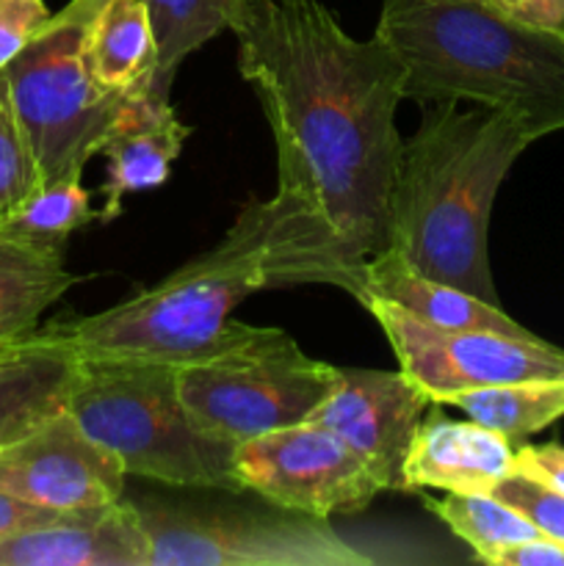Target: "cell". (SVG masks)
<instances>
[{"mask_svg":"<svg viewBox=\"0 0 564 566\" xmlns=\"http://www.w3.org/2000/svg\"><path fill=\"white\" fill-rule=\"evenodd\" d=\"M232 33L274 136L276 186L307 199L363 271L387 249L401 59L376 33L348 36L318 0H247Z\"/></svg>","mask_w":564,"mask_h":566,"instance_id":"obj_1","label":"cell"},{"mask_svg":"<svg viewBox=\"0 0 564 566\" xmlns=\"http://www.w3.org/2000/svg\"><path fill=\"white\" fill-rule=\"evenodd\" d=\"M310 282L363 302V271L348 263L326 221L307 199L276 186L271 199H249L213 249L103 313L55 324L81 359L180 368L241 335L247 324L232 313L252 293Z\"/></svg>","mask_w":564,"mask_h":566,"instance_id":"obj_2","label":"cell"},{"mask_svg":"<svg viewBox=\"0 0 564 566\" xmlns=\"http://www.w3.org/2000/svg\"><path fill=\"white\" fill-rule=\"evenodd\" d=\"M390 191L387 247L429 280L498 304L490 271V216L514 160L536 142L509 111L420 103Z\"/></svg>","mask_w":564,"mask_h":566,"instance_id":"obj_3","label":"cell"},{"mask_svg":"<svg viewBox=\"0 0 564 566\" xmlns=\"http://www.w3.org/2000/svg\"><path fill=\"white\" fill-rule=\"evenodd\" d=\"M376 36L401 59L404 99L509 111L542 136L564 130V39L487 0H385Z\"/></svg>","mask_w":564,"mask_h":566,"instance_id":"obj_4","label":"cell"},{"mask_svg":"<svg viewBox=\"0 0 564 566\" xmlns=\"http://www.w3.org/2000/svg\"><path fill=\"white\" fill-rule=\"evenodd\" d=\"M66 412L108 448L127 475L186 490L243 492L236 446L199 431L171 365L81 359Z\"/></svg>","mask_w":564,"mask_h":566,"instance_id":"obj_5","label":"cell"},{"mask_svg":"<svg viewBox=\"0 0 564 566\" xmlns=\"http://www.w3.org/2000/svg\"><path fill=\"white\" fill-rule=\"evenodd\" d=\"M175 374L199 431L230 446L310 420L341 379V368L307 357L282 329L249 324L230 346Z\"/></svg>","mask_w":564,"mask_h":566,"instance_id":"obj_6","label":"cell"},{"mask_svg":"<svg viewBox=\"0 0 564 566\" xmlns=\"http://www.w3.org/2000/svg\"><path fill=\"white\" fill-rule=\"evenodd\" d=\"M103 3L70 0L3 70L42 182L83 171L130 92L105 88L88 66V20Z\"/></svg>","mask_w":564,"mask_h":566,"instance_id":"obj_7","label":"cell"},{"mask_svg":"<svg viewBox=\"0 0 564 566\" xmlns=\"http://www.w3.org/2000/svg\"><path fill=\"white\" fill-rule=\"evenodd\" d=\"M149 539V566H368L326 520L285 512H191L138 506Z\"/></svg>","mask_w":564,"mask_h":566,"instance_id":"obj_8","label":"cell"},{"mask_svg":"<svg viewBox=\"0 0 564 566\" xmlns=\"http://www.w3.org/2000/svg\"><path fill=\"white\" fill-rule=\"evenodd\" d=\"M385 332L398 365L418 381L431 403L457 392L509 381H547L564 376V352L540 337H512L481 329H440L412 318L385 298L363 304Z\"/></svg>","mask_w":564,"mask_h":566,"instance_id":"obj_9","label":"cell"},{"mask_svg":"<svg viewBox=\"0 0 564 566\" xmlns=\"http://www.w3.org/2000/svg\"><path fill=\"white\" fill-rule=\"evenodd\" d=\"M232 464L243 492L321 520L363 512L382 492L363 459L313 420L238 442Z\"/></svg>","mask_w":564,"mask_h":566,"instance_id":"obj_10","label":"cell"},{"mask_svg":"<svg viewBox=\"0 0 564 566\" xmlns=\"http://www.w3.org/2000/svg\"><path fill=\"white\" fill-rule=\"evenodd\" d=\"M125 479L119 459L88 437L66 409L0 448V490L50 512L119 501Z\"/></svg>","mask_w":564,"mask_h":566,"instance_id":"obj_11","label":"cell"},{"mask_svg":"<svg viewBox=\"0 0 564 566\" xmlns=\"http://www.w3.org/2000/svg\"><path fill=\"white\" fill-rule=\"evenodd\" d=\"M431 398L398 370L341 368L337 387L310 420L341 437L382 492H407V457Z\"/></svg>","mask_w":564,"mask_h":566,"instance_id":"obj_12","label":"cell"},{"mask_svg":"<svg viewBox=\"0 0 564 566\" xmlns=\"http://www.w3.org/2000/svg\"><path fill=\"white\" fill-rule=\"evenodd\" d=\"M171 81L155 70L133 86L100 142L97 155L108 160V180L100 188L105 205L97 210L103 224L122 213L125 197L164 186L180 158L191 127L182 125L171 105Z\"/></svg>","mask_w":564,"mask_h":566,"instance_id":"obj_13","label":"cell"},{"mask_svg":"<svg viewBox=\"0 0 564 566\" xmlns=\"http://www.w3.org/2000/svg\"><path fill=\"white\" fill-rule=\"evenodd\" d=\"M0 566H149V539L136 503L119 497L0 536Z\"/></svg>","mask_w":564,"mask_h":566,"instance_id":"obj_14","label":"cell"},{"mask_svg":"<svg viewBox=\"0 0 564 566\" xmlns=\"http://www.w3.org/2000/svg\"><path fill=\"white\" fill-rule=\"evenodd\" d=\"M407 492H492L514 473V448L476 420H451L426 409L407 457Z\"/></svg>","mask_w":564,"mask_h":566,"instance_id":"obj_15","label":"cell"},{"mask_svg":"<svg viewBox=\"0 0 564 566\" xmlns=\"http://www.w3.org/2000/svg\"><path fill=\"white\" fill-rule=\"evenodd\" d=\"M81 370L59 324L39 326L0 352V448L64 412Z\"/></svg>","mask_w":564,"mask_h":566,"instance_id":"obj_16","label":"cell"},{"mask_svg":"<svg viewBox=\"0 0 564 566\" xmlns=\"http://www.w3.org/2000/svg\"><path fill=\"white\" fill-rule=\"evenodd\" d=\"M363 302L385 298L412 318L440 329H481L512 337H534L514 318H509L498 304L484 302L462 287L429 280L407 263L396 249H382L363 265Z\"/></svg>","mask_w":564,"mask_h":566,"instance_id":"obj_17","label":"cell"},{"mask_svg":"<svg viewBox=\"0 0 564 566\" xmlns=\"http://www.w3.org/2000/svg\"><path fill=\"white\" fill-rule=\"evenodd\" d=\"M64 247H36L0 235V346L39 329L42 315L75 287Z\"/></svg>","mask_w":564,"mask_h":566,"instance_id":"obj_18","label":"cell"},{"mask_svg":"<svg viewBox=\"0 0 564 566\" xmlns=\"http://www.w3.org/2000/svg\"><path fill=\"white\" fill-rule=\"evenodd\" d=\"M86 55L94 77L127 92L158 70L153 22L142 0H105L88 20Z\"/></svg>","mask_w":564,"mask_h":566,"instance_id":"obj_19","label":"cell"},{"mask_svg":"<svg viewBox=\"0 0 564 566\" xmlns=\"http://www.w3.org/2000/svg\"><path fill=\"white\" fill-rule=\"evenodd\" d=\"M442 407H457L512 448L564 418V379L509 381L457 392Z\"/></svg>","mask_w":564,"mask_h":566,"instance_id":"obj_20","label":"cell"},{"mask_svg":"<svg viewBox=\"0 0 564 566\" xmlns=\"http://www.w3.org/2000/svg\"><path fill=\"white\" fill-rule=\"evenodd\" d=\"M426 509L442 520L481 564H492L498 553L540 536V528L525 514L509 503L498 501L490 492H446V497H431Z\"/></svg>","mask_w":564,"mask_h":566,"instance_id":"obj_21","label":"cell"},{"mask_svg":"<svg viewBox=\"0 0 564 566\" xmlns=\"http://www.w3.org/2000/svg\"><path fill=\"white\" fill-rule=\"evenodd\" d=\"M97 219L92 191L83 186V171L39 182L20 208L0 224V235L36 247H64L66 238Z\"/></svg>","mask_w":564,"mask_h":566,"instance_id":"obj_22","label":"cell"},{"mask_svg":"<svg viewBox=\"0 0 564 566\" xmlns=\"http://www.w3.org/2000/svg\"><path fill=\"white\" fill-rule=\"evenodd\" d=\"M153 22L158 72L175 77L177 66L219 33L232 31L247 0H142Z\"/></svg>","mask_w":564,"mask_h":566,"instance_id":"obj_23","label":"cell"},{"mask_svg":"<svg viewBox=\"0 0 564 566\" xmlns=\"http://www.w3.org/2000/svg\"><path fill=\"white\" fill-rule=\"evenodd\" d=\"M42 182L20 119L11 105L6 72H0V224L22 205V199Z\"/></svg>","mask_w":564,"mask_h":566,"instance_id":"obj_24","label":"cell"},{"mask_svg":"<svg viewBox=\"0 0 564 566\" xmlns=\"http://www.w3.org/2000/svg\"><path fill=\"white\" fill-rule=\"evenodd\" d=\"M498 501L509 503L518 509L520 514L531 520L540 528V534L551 536V539L564 545V495L553 492L547 486L536 484V481L525 479V475L512 473L490 492Z\"/></svg>","mask_w":564,"mask_h":566,"instance_id":"obj_25","label":"cell"},{"mask_svg":"<svg viewBox=\"0 0 564 566\" xmlns=\"http://www.w3.org/2000/svg\"><path fill=\"white\" fill-rule=\"evenodd\" d=\"M50 17L53 11L44 0H0V72L31 44Z\"/></svg>","mask_w":564,"mask_h":566,"instance_id":"obj_26","label":"cell"},{"mask_svg":"<svg viewBox=\"0 0 564 566\" xmlns=\"http://www.w3.org/2000/svg\"><path fill=\"white\" fill-rule=\"evenodd\" d=\"M514 473L564 495V446L562 442H542V446L523 442L514 448Z\"/></svg>","mask_w":564,"mask_h":566,"instance_id":"obj_27","label":"cell"},{"mask_svg":"<svg viewBox=\"0 0 564 566\" xmlns=\"http://www.w3.org/2000/svg\"><path fill=\"white\" fill-rule=\"evenodd\" d=\"M514 22L564 39V0H487Z\"/></svg>","mask_w":564,"mask_h":566,"instance_id":"obj_28","label":"cell"},{"mask_svg":"<svg viewBox=\"0 0 564 566\" xmlns=\"http://www.w3.org/2000/svg\"><path fill=\"white\" fill-rule=\"evenodd\" d=\"M492 566H564V545L540 534L534 539H525L509 551L498 553Z\"/></svg>","mask_w":564,"mask_h":566,"instance_id":"obj_29","label":"cell"},{"mask_svg":"<svg viewBox=\"0 0 564 566\" xmlns=\"http://www.w3.org/2000/svg\"><path fill=\"white\" fill-rule=\"evenodd\" d=\"M59 514L64 512H50V509L31 506V503L17 501V497H11L9 492L0 490V536L14 534V531H22V528H31V525L50 523V520H55Z\"/></svg>","mask_w":564,"mask_h":566,"instance_id":"obj_30","label":"cell"},{"mask_svg":"<svg viewBox=\"0 0 564 566\" xmlns=\"http://www.w3.org/2000/svg\"><path fill=\"white\" fill-rule=\"evenodd\" d=\"M17 343V340H14ZM11 346V343H3V346H0V352H6V348H9Z\"/></svg>","mask_w":564,"mask_h":566,"instance_id":"obj_31","label":"cell"},{"mask_svg":"<svg viewBox=\"0 0 564 566\" xmlns=\"http://www.w3.org/2000/svg\"><path fill=\"white\" fill-rule=\"evenodd\" d=\"M562 379H564V376H562Z\"/></svg>","mask_w":564,"mask_h":566,"instance_id":"obj_32","label":"cell"}]
</instances>
